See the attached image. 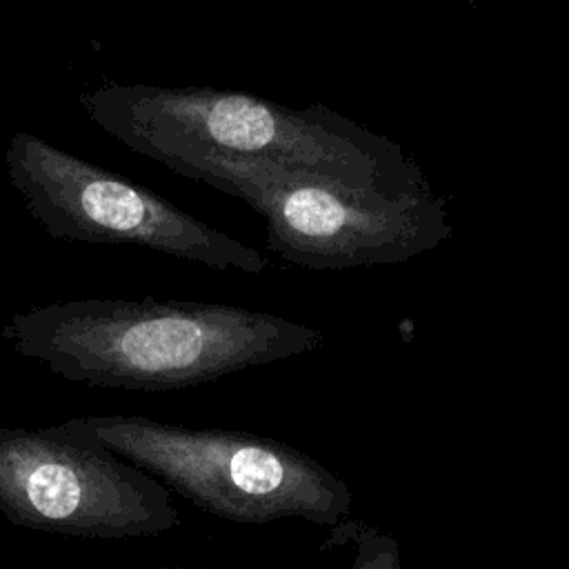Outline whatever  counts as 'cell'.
Instances as JSON below:
<instances>
[{
    "label": "cell",
    "mask_w": 569,
    "mask_h": 569,
    "mask_svg": "<svg viewBox=\"0 0 569 569\" xmlns=\"http://www.w3.org/2000/svg\"><path fill=\"white\" fill-rule=\"evenodd\" d=\"M244 200L267 222V244L309 269L407 262L451 238L436 191L387 196L264 160L198 153L169 164Z\"/></svg>",
    "instance_id": "cell-3"
},
{
    "label": "cell",
    "mask_w": 569,
    "mask_h": 569,
    "mask_svg": "<svg viewBox=\"0 0 569 569\" xmlns=\"http://www.w3.org/2000/svg\"><path fill=\"white\" fill-rule=\"evenodd\" d=\"M2 338L69 382L127 391L184 389L325 342L318 329L273 313L153 298L29 307L7 320Z\"/></svg>",
    "instance_id": "cell-1"
},
{
    "label": "cell",
    "mask_w": 569,
    "mask_h": 569,
    "mask_svg": "<svg viewBox=\"0 0 569 569\" xmlns=\"http://www.w3.org/2000/svg\"><path fill=\"white\" fill-rule=\"evenodd\" d=\"M347 542H353V558L349 569H405L396 538L371 525L347 518L331 527L325 547H338Z\"/></svg>",
    "instance_id": "cell-7"
},
{
    "label": "cell",
    "mask_w": 569,
    "mask_h": 569,
    "mask_svg": "<svg viewBox=\"0 0 569 569\" xmlns=\"http://www.w3.org/2000/svg\"><path fill=\"white\" fill-rule=\"evenodd\" d=\"M7 176L29 213L56 240L138 244L213 269L262 273L253 247L196 220L169 200L29 131L4 151Z\"/></svg>",
    "instance_id": "cell-6"
},
{
    "label": "cell",
    "mask_w": 569,
    "mask_h": 569,
    "mask_svg": "<svg viewBox=\"0 0 569 569\" xmlns=\"http://www.w3.org/2000/svg\"><path fill=\"white\" fill-rule=\"evenodd\" d=\"M76 422L167 489L229 522L305 518L333 527L351 513L349 487L318 460L280 440L124 413L87 416Z\"/></svg>",
    "instance_id": "cell-4"
},
{
    "label": "cell",
    "mask_w": 569,
    "mask_h": 569,
    "mask_svg": "<svg viewBox=\"0 0 569 569\" xmlns=\"http://www.w3.org/2000/svg\"><path fill=\"white\" fill-rule=\"evenodd\" d=\"M0 513L16 527L87 540L160 536L180 525L169 489L76 418L0 427Z\"/></svg>",
    "instance_id": "cell-5"
},
{
    "label": "cell",
    "mask_w": 569,
    "mask_h": 569,
    "mask_svg": "<svg viewBox=\"0 0 569 569\" xmlns=\"http://www.w3.org/2000/svg\"><path fill=\"white\" fill-rule=\"evenodd\" d=\"M167 569H182V567H167Z\"/></svg>",
    "instance_id": "cell-8"
},
{
    "label": "cell",
    "mask_w": 569,
    "mask_h": 569,
    "mask_svg": "<svg viewBox=\"0 0 569 569\" xmlns=\"http://www.w3.org/2000/svg\"><path fill=\"white\" fill-rule=\"evenodd\" d=\"M87 118L169 167L198 153L238 156L387 196L431 193L405 149L322 104L289 109L244 91L107 82L78 98Z\"/></svg>",
    "instance_id": "cell-2"
}]
</instances>
